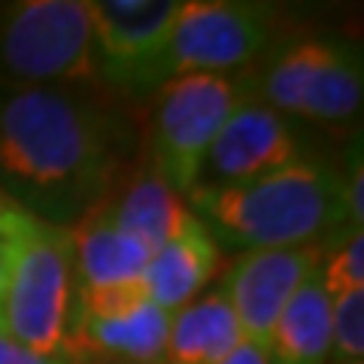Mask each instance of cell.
Masks as SVG:
<instances>
[{
	"instance_id": "1",
	"label": "cell",
	"mask_w": 364,
	"mask_h": 364,
	"mask_svg": "<svg viewBox=\"0 0 364 364\" xmlns=\"http://www.w3.org/2000/svg\"><path fill=\"white\" fill-rule=\"evenodd\" d=\"M136 124L100 82L0 88V198L73 228L134 170Z\"/></svg>"
},
{
	"instance_id": "2",
	"label": "cell",
	"mask_w": 364,
	"mask_h": 364,
	"mask_svg": "<svg viewBox=\"0 0 364 364\" xmlns=\"http://www.w3.org/2000/svg\"><path fill=\"white\" fill-rule=\"evenodd\" d=\"M188 203L215 243L240 252L328 246L337 231L352 234L343 179L306 158L237 186H198Z\"/></svg>"
},
{
	"instance_id": "3",
	"label": "cell",
	"mask_w": 364,
	"mask_h": 364,
	"mask_svg": "<svg viewBox=\"0 0 364 364\" xmlns=\"http://www.w3.org/2000/svg\"><path fill=\"white\" fill-rule=\"evenodd\" d=\"M97 82L88 0L0 4V88Z\"/></svg>"
},
{
	"instance_id": "4",
	"label": "cell",
	"mask_w": 364,
	"mask_h": 364,
	"mask_svg": "<svg viewBox=\"0 0 364 364\" xmlns=\"http://www.w3.org/2000/svg\"><path fill=\"white\" fill-rule=\"evenodd\" d=\"M246 95L243 79L207 73L167 79L152 91L143 122L146 158L179 198L198 188L210 143Z\"/></svg>"
},
{
	"instance_id": "5",
	"label": "cell",
	"mask_w": 364,
	"mask_h": 364,
	"mask_svg": "<svg viewBox=\"0 0 364 364\" xmlns=\"http://www.w3.org/2000/svg\"><path fill=\"white\" fill-rule=\"evenodd\" d=\"M277 13L264 4L198 0L182 4L164 46L134 82L136 91H155L176 76H231L255 64L270 49Z\"/></svg>"
},
{
	"instance_id": "6",
	"label": "cell",
	"mask_w": 364,
	"mask_h": 364,
	"mask_svg": "<svg viewBox=\"0 0 364 364\" xmlns=\"http://www.w3.org/2000/svg\"><path fill=\"white\" fill-rule=\"evenodd\" d=\"M76 298L70 228L31 219L0 301V331L37 352H64Z\"/></svg>"
},
{
	"instance_id": "7",
	"label": "cell",
	"mask_w": 364,
	"mask_h": 364,
	"mask_svg": "<svg viewBox=\"0 0 364 364\" xmlns=\"http://www.w3.org/2000/svg\"><path fill=\"white\" fill-rule=\"evenodd\" d=\"M328 246L255 249L222 267L219 291L228 298L249 343L264 349L279 313L306 279L322 267Z\"/></svg>"
},
{
	"instance_id": "8",
	"label": "cell",
	"mask_w": 364,
	"mask_h": 364,
	"mask_svg": "<svg viewBox=\"0 0 364 364\" xmlns=\"http://www.w3.org/2000/svg\"><path fill=\"white\" fill-rule=\"evenodd\" d=\"M182 4L179 0H95V4L88 0L97 52V82L116 95H134V82L164 46L176 16L182 13Z\"/></svg>"
},
{
	"instance_id": "9",
	"label": "cell",
	"mask_w": 364,
	"mask_h": 364,
	"mask_svg": "<svg viewBox=\"0 0 364 364\" xmlns=\"http://www.w3.org/2000/svg\"><path fill=\"white\" fill-rule=\"evenodd\" d=\"M301 161V143L286 116L246 95L210 143L198 186H237Z\"/></svg>"
},
{
	"instance_id": "10",
	"label": "cell",
	"mask_w": 364,
	"mask_h": 364,
	"mask_svg": "<svg viewBox=\"0 0 364 364\" xmlns=\"http://www.w3.org/2000/svg\"><path fill=\"white\" fill-rule=\"evenodd\" d=\"M170 313L146 304L122 318H88L70 310L64 352L76 361H122V364H164Z\"/></svg>"
},
{
	"instance_id": "11",
	"label": "cell",
	"mask_w": 364,
	"mask_h": 364,
	"mask_svg": "<svg viewBox=\"0 0 364 364\" xmlns=\"http://www.w3.org/2000/svg\"><path fill=\"white\" fill-rule=\"evenodd\" d=\"M222 267V246L213 240V234L195 215H188L179 231L152 255L143 279L152 294V304L167 313H176L179 306L195 301L219 277Z\"/></svg>"
},
{
	"instance_id": "12",
	"label": "cell",
	"mask_w": 364,
	"mask_h": 364,
	"mask_svg": "<svg viewBox=\"0 0 364 364\" xmlns=\"http://www.w3.org/2000/svg\"><path fill=\"white\" fill-rule=\"evenodd\" d=\"M95 213L104 215L122 234H128L136 243H143L152 255L191 215L188 207L182 203V198L161 176L152 173L149 167L131 170V173L97 203Z\"/></svg>"
},
{
	"instance_id": "13",
	"label": "cell",
	"mask_w": 364,
	"mask_h": 364,
	"mask_svg": "<svg viewBox=\"0 0 364 364\" xmlns=\"http://www.w3.org/2000/svg\"><path fill=\"white\" fill-rule=\"evenodd\" d=\"M243 340L231 304L215 286L170 313L164 364H219Z\"/></svg>"
},
{
	"instance_id": "14",
	"label": "cell",
	"mask_w": 364,
	"mask_h": 364,
	"mask_svg": "<svg viewBox=\"0 0 364 364\" xmlns=\"http://www.w3.org/2000/svg\"><path fill=\"white\" fill-rule=\"evenodd\" d=\"M267 364H328L331 361V294L313 273L279 313L264 343Z\"/></svg>"
},
{
	"instance_id": "15",
	"label": "cell",
	"mask_w": 364,
	"mask_h": 364,
	"mask_svg": "<svg viewBox=\"0 0 364 364\" xmlns=\"http://www.w3.org/2000/svg\"><path fill=\"white\" fill-rule=\"evenodd\" d=\"M73 267L76 286H107L122 279H143L152 252L134 237L112 228L104 215L91 210L73 228Z\"/></svg>"
},
{
	"instance_id": "16",
	"label": "cell",
	"mask_w": 364,
	"mask_h": 364,
	"mask_svg": "<svg viewBox=\"0 0 364 364\" xmlns=\"http://www.w3.org/2000/svg\"><path fill=\"white\" fill-rule=\"evenodd\" d=\"M361 61L346 46L331 43L325 61L318 64L313 76L298 116L318 124L349 122L361 107Z\"/></svg>"
},
{
	"instance_id": "17",
	"label": "cell",
	"mask_w": 364,
	"mask_h": 364,
	"mask_svg": "<svg viewBox=\"0 0 364 364\" xmlns=\"http://www.w3.org/2000/svg\"><path fill=\"white\" fill-rule=\"evenodd\" d=\"M152 301L146 279H122L107 286H76L73 310L88 318H122Z\"/></svg>"
},
{
	"instance_id": "18",
	"label": "cell",
	"mask_w": 364,
	"mask_h": 364,
	"mask_svg": "<svg viewBox=\"0 0 364 364\" xmlns=\"http://www.w3.org/2000/svg\"><path fill=\"white\" fill-rule=\"evenodd\" d=\"M331 358L337 364L364 358V289L331 294Z\"/></svg>"
},
{
	"instance_id": "19",
	"label": "cell",
	"mask_w": 364,
	"mask_h": 364,
	"mask_svg": "<svg viewBox=\"0 0 364 364\" xmlns=\"http://www.w3.org/2000/svg\"><path fill=\"white\" fill-rule=\"evenodd\" d=\"M318 277L325 282L328 294L346 291V289H364V234L352 231L343 237V243L328 249L318 267Z\"/></svg>"
},
{
	"instance_id": "20",
	"label": "cell",
	"mask_w": 364,
	"mask_h": 364,
	"mask_svg": "<svg viewBox=\"0 0 364 364\" xmlns=\"http://www.w3.org/2000/svg\"><path fill=\"white\" fill-rule=\"evenodd\" d=\"M31 219L33 215H28L25 210H18L0 198V301H4V289L9 282V273H13L16 255L28 234Z\"/></svg>"
},
{
	"instance_id": "21",
	"label": "cell",
	"mask_w": 364,
	"mask_h": 364,
	"mask_svg": "<svg viewBox=\"0 0 364 364\" xmlns=\"http://www.w3.org/2000/svg\"><path fill=\"white\" fill-rule=\"evenodd\" d=\"M0 364H82L67 352H37L0 331Z\"/></svg>"
},
{
	"instance_id": "22",
	"label": "cell",
	"mask_w": 364,
	"mask_h": 364,
	"mask_svg": "<svg viewBox=\"0 0 364 364\" xmlns=\"http://www.w3.org/2000/svg\"><path fill=\"white\" fill-rule=\"evenodd\" d=\"M219 364H267V355H264V349H261L258 343H249V340H243V343L237 346L228 358H222Z\"/></svg>"
},
{
	"instance_id": "23",
	"label": "cell",
	"mask_w": 364,
	"mask_h": 364,
	"mask_svg": "<svg viewBox=\"0 0 364 364\" xmlns=\"http://www.w3.org/2000/svg\"><path fill=\"white\" fill-rule=\"evenodd\" d=\"M82 364H122V361H82Z\"/></svg>"
},
{
	"instance_id": "24",
	"label": "cell",
	"mask_w": 364,
	"mask_h": 364,
	"mask_svg": "<svg viewBox=\"0 0 364 364\" xmlns=\"http://www.w3.org/2000/svg\"><path fill=\"white\" fill-rule=\"evenodd\" d=\"M352 364H361V361H352Z\"/></svg>"
}]
</instances>
